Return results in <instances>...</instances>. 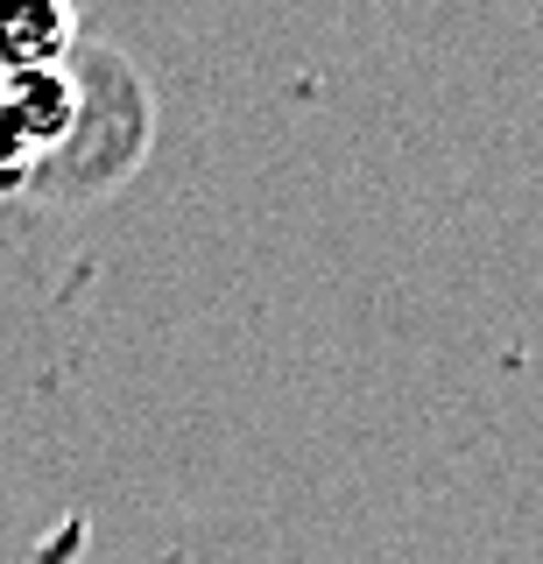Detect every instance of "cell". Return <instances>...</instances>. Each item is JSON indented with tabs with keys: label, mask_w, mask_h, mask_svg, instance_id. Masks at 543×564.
<instances>
[{
	"label": "cell",
	"mask_w": 543,
	"mask_h": 564,
	"mask_svg": "<svg viewBox=\"0 0 543 564\" xmlns=\"http://www.w3.org/2000/svg\"><path fill=\"white\" fill-rule=\"evenodd\" d=\"M78 57V14L64 0H0V78Z\"/></svg>",
	"instance_id": "cell-1"
}]
</instances>
